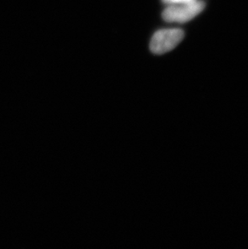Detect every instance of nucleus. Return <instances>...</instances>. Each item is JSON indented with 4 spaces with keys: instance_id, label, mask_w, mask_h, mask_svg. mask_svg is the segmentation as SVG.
Returning <instances> with one entry per match:
<instances>
[{
    "instance_id": "f03ea898",
    "label": "nucleus",
    "mask_w": 248,
    "mask_h": 249,
    "mask_svg": "<svg viewBox=\"0 0 248 249\" xmlns=\"http://www.w3.org/2000/svg\"><path fill=\"white\" fill-rule=\"evenodd\" d=\"M184 36L185 33L180 28H167L157 31L152 36L150 49L155 54H164L177 47Z\"/></svg>"
},
{
    "instance_id": "f257e3e1",
    "label": "nucleus",
    "mask_w": 248,
    "mask_h": 249,
    "mask_svg": "<svg viewBox=\"0 0 248 249\" xmlns=\"http://www.w3.org/2000/svg\"><path fill=\"white\" fill-rule=\"evenodd\" d=\"M205 7L206 3L201 0H196L186 4L170 5L164 9L162 17L165 21L169 23L184 24L197 17Z\"/></svg>"
},
{
    "instance_id": "7ed1b4c3",
    "label": "nucleus",
    "mask_w": 248,
    "mask_h": 249,
    "mask_svg": "<svg viewBox=\"0 0 248 249\" xmlns=\"http://www.w3.org/2000/svg\"><path fill=\"white\" fill-rule=\"evenodd\" d=\"M195 1L196 0H162V2H164L166 6L186 4V3H190V2H195Z\"/></svg>"
}]
</instances>
